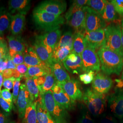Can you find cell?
<instances>
[{
  "mask_svg": "<svg viewBox=\"0 0 123 123\" xmlns=\"http://www.w3.org/2000/svg\"><path fill=\"white\" fill-rule=\"evenodd\" d=\"M101 69L107 75L115 74L119 75L123 69V58L117 53L105 47L97 51Z\"/></svg>",
  "mask_w": 123,
  "mask_h": 123,
  "instance_id": "obj_1",
  "label": "cell"
},
{
  "mask_svg": "<svg viewBox=\"0 0 123 123\" xmlns=\"http://www.w3.org/2000/svg\"><path fill=\"white\" fill-rule=\"evenodd\" d=\"M40 98L55 123H69L67 110L59 105L55 100L52 91L40 94Z\"/></svg>",
  "mask_w": 123,
  "mask_h": 123,
  "instance_id": "obj_2",
  "label": "cell"
},
{
  "mask_svg": "<svg viewBox=\"0 0 123 123\" xmlns=\"http://www.w3.org/2000/svg\"><path fill=\"white\" fill-rule=\"evenodd\" d=\"M33 19L36 26L46 32L59 29L65 22L61 16H56L43 12H33Z\"/></svg>",
  "mask_w": 123,
  "mask_h": 123,
  "instance_id": "obj_3",
  "label": "cell"
},
{
  "mask_svg": "<svg viewBox=\"0 0 123 123\" xmlns=\"http://www.w3.org/2000/svg\"><path fill=\"white\" fill-rule=\"evenodd\" d=\"M104 30L106 37L105 47L117 53L123 58L121 24L114 22L106 26Z\"/></svg>",
  "mask_w": 123,
  "mask_h": 123,
  "instance_id": "obj_4",
  "label": "cell"
},
{
  "mask_svg": "<svg viewBox=\"0 0 123 123\" xmlns=\"http://www.w3.org/2000/svg\"><path fill=\"white\" fill-rule=\"evenodd\" d=\"M82 99L88 111L94 117H98L105 110V99L104 95L98 94L88 88L83 94Z\"/></svg>",
  "mask_w": 123,
  "mask_h": 123,
  "instance_id": "obj_5",
  "label": "cell"
},
{
  "mask_svg": "<svg viewBox=\"0 0 123 123\" xmlns=\"http://www.w3.org/2000/svg\"><path fill=\"white\" fill-rule=\"evenodd\" d=\"M82 60V72H98L100 70V63L96 51L87 44L86 48L81 55Z\"/></svg>",
  "mask_w": 123,
  "mask_h": 123,
  "instance_id": "obj_6",
  "label": "cell"
},
{
  "mask_svg": "<svg viewBox=\"0 0 123 123\" xmlns=\"http://www.w3.org/2000/svg\"><path fill=\"white\" fill-rule=\"evenodd\" d=\"M85 11V31H93L104 29L106 27V22L100 15L87 6H84Z\"/></svg>",
  "mask_w": 123,
  "mask_h": 123,
  "instance_id": "obj_7",
  "label": "cell"
},
{
  "mask_svg": "<svg viewBox=\"0 0 123 123\" xmlns=\"http://www.w3.org/2000/svg\"><path fill=\"white\" fill-rule=\"evenodd\" d=\"M108 106L114 117L123 118V88H117L108 98Z\"/></svg>",
  "mask_w": 123,
  "mask_h": 123,
  "instance_id": "obj_8",
  "label": "cell"
},
{
  "mask_svg": "<svg viewBox=\"0 0 123 123\" xmlns=\"http://www.w3.org/2000/svg\"><path fill=\"white\" fill-rule=\"evenodd\" d=\"M67 8V3L64 0H49L40 3L34 11L43 12L56 16H61Z\"/></svg>",
  "mask_w": 123,
  "mask_h": 123,
  "instance_id": "obj_9",
  "label": "cell"
},
{
  "mask_svg": "<svg viewBox=\"0 0 123 123\" xmlns=\"http://www.w3.org/2000/svg\"><path fill=\"white\" fill-rule=\"evenodd\" d=\"M113 85L110 77L103 73H98L92 82V90L98 94L104 95L109 92Z\"/></svg>",
  "mask_w": 123,
  "mask_h": 123,
  "instance_id": "obj_10",
  "label": "cell"
},
{
  "mask_svg": "<svg viewBox=\"0 0 123 123\" xmlns=\"http://www.w3.org/2000/svg\"><path fill=\"white\" fill-rule=\"evenodd\" d=\"M104 29L89 32L85 31L84 32L87 44L95 51H97L105 46V34Z\"/></svg>",
  "mask_w": 123,
  "mask_h": 123,
  "instance_id": "obj_11",
  "label": "cell"
},
{
  "mask_svg": "<svg viewBox=\"0 0 123 123\" xmlns=\"http://www.w3.org/2000/svg\"><path fill=\"white\" fill-rule=\"evenodd\" d=\"M61 36L62 31L60 29L49 31L43 35L38 36L49 53L52 55Z\"/></svg>",
  "mask_w": 123,
  "mask_h": 123,
  "instance_id": "obj_12",
  "label": "cell"
},
{
  "mask_svg": "<svg viewBox=\"0 0 123 123\" xmlns=\"http://www.w3.org/2000/svg\"><path fill=\"white\" fill-rule=\"evenodd\" d=\"M67 23L74 29L75 32L85 31V11L84 6L66 19Z\"/></svg>",
  "mask_w": 123,
  "mask_h": 123,
  "instance_id": "obj_13",
  "label": "cell"
},
{
  "mask_svg": "<svg viewBox=\"0 0 123 123\" xmlns=\"http://www.w3.org/2000/svg\"><path fill=\"white\" fill-rule=\"evenodd\" d=\"M60 84L63 90L73 100L75 101L82 99L83 94L80 89L78 80L72 79Z\"/></svg>",
  "mask_w": 123,
  "mask_h": 123,
  "instance_id": "obj_14",
  "label": "cell"
},
{
  "mask_svg": "<svg viewBox=\"0 0 123 123\" xmlns=\"http://www.w3.org/2000/svg\"><path fill=\"white\" fill-rule=\"evenodd\" d=\"M31 100L30 94L25 84H21L17 101L19 116L20 118H23L26 108Z\"/></svg>",
  "mask_w": 123,
  "mask_h": 123,
  "instance_id": "obj_15",
  "label": "cell"
},
{
  "mask_svg": "<svg viewBox=\"0 0 123 123\" xmlns=\"http://www.w3.org/2000/svg\"><path fill=\"white\" fill-rule=\"evenodd\" d=\"M50 68L57 83L62 84L71 79L68 74L66 71V68L62 62L53 61Z\"/></svg>",
  "mask_w": 123,
  "mask_h": 123,
  "instance_id": "obj_16",
  "label": "cell"
},
{
  "mask_svg": "<svg viewBox=\"0 0 123 123\" xmlns=\"http://www.w3.org/2000/svg\"><path fill=\"white\" fill-rule=\"evenodd\" d=\"M32 48L37 53L41 61L50 67L53 62L52 55L49 53L38 36L36 37Z\"/></svg>",
  "mask_w": 123,
  "mask_h": 123,
  "instance_id": "obj_17",
  "label": "cell"
},
{
  "mask_svg": "<svg viewBox=\"0 0 123 123\" xmlns=\"http://www.w3.org/2000/svg\"><path fill=\"white\" fill-rule=\"evenodd\" d=\"M9 45V54L11 57L17 53H24L26 50L25 43L19 36L11 35L7 37Z\"/></svg>",
  "mask_w": 123,
  "mask_h": 123,
  "instance_id": "obj_18",
  "label": "cell"
},
{
  "mask_svg": "<svg viewBox=\"0 0 123 123\" xmlns=\"http://www.w3.org/2000/svg\"><path fill=\"white\" fill-rule=\"evenodd\" d=\"M10 13L21 14L25 16L31 7V1L28 0H11L8 3Z\"/></svg>",
  "mask_w": 123,
  "mask_h": 123,
  "instance_id": "obj_19",
  "label": "cell"
},
{
  "mask_svg": "<svg viewBox=\"0 0 123 123\" xmlns=\"http://www.w3.org/2000/svg\"><path fill=\"white\" fill-rule=\"evenodd\" d=\"M53 96L57 104L67 111L74 110L76 105L75 101L70 98L62 89L58 93H53Z\"/></svg>",
  "mask_w": 123,
  "mask_h": 123,
  "instance_id": "obj_20",
  "label": "cell"
},
{
  "mask_svg": "<svg viewBox=\"0 0 123 123\" xmlns=\"http://www.w3.org/2000/svg\"><path fill=\"white\" fill-rule=\"evenodd\" d=\"M23 55L24 63L28 68L31 67L47 65L41 61L35 51L32 47L26 48Z\"/></svg>",
  "mask_w": 123,
  "mask_h": 123,
  "instance_id": "obj_21",
  "label": "cell"
},
{
  "mask_svg": "<svg viewBox=\"0 0 123 123\" xmlns=\"http://www.w3.org/2000/svg\"><path fill=\"white\" fill-rule=\"evenodd\" d=\"M25 16L21 14H16L12 17L10 29L14 36H18L22 32L25 26Z\"/></svg>",
  "mask_w": 123,
  "mask_h": 123,
  "instance_id": "obj_22",
  "label": "cell"
},
{
  "mask_svg": "<svg viewBox=\"0 0 123 123\" xmlns=\"http://www.w3.org/2000/svg\"><path fill=\"white\" fill-rule=\"evenodd\" d=\"M36 110L37 123H55L40 98L37 101Z\"/></svg>",
  "mask_w": 123,
  "mask_h": 123,
  "instance_id": "obj_23",
  "label": "cell"
},
{
  "mask_svg": "<svg viewBox=\"0 0 123 123\" xmlns=\"http://www.w3.org/2000/svg\"><path fill=\"white\" fill-rule=\"evenodd\" d=\"M84 32H75L72 53L81 55L86 48L87 43Z\"/></svg>",
  "mask_w": 123,
  "mask_h": 123,
  "instance_id": "obj_24",
  "label": "cell"
},
{
  "mask_svg": "<svg viewBox=\"0 0 123 123\" xmlns=\"http://www.w3.org/2000/svg\"><path fill=\"white\" fill-rule=\"evenodd\" d=\"M38 77H30L26 78L25 85L29 93L31 100L36 102L40 96L39 89L37 83Z\"/></svg>",
  "mask_w": 123,
  "mask_h": 123,
  "instance_id": "obj_25",
  "label": "cell"
},
{
  "mask_svg": "<svg viewBox=\"0 0 123 123\" xmlns=\"http://www.w3.org/2000/svg\"><path fill=\"white\" fill-rule=\"evenodd\" d=\"M77 60L74 62H71L67 58L62 62L66 69L73 74H80L83 72L81 56L80 55H77Z\"/></svg>",
  "mask_w": 123,
  "mask_h": 123,
  "instance_id": "obj_26",
  "label": "cell"
},
{
  "mask_svg": "<svg viewBox=\"0 0 123 123\" xmlns=\"http://www.w3.org/2000/svg\"><path fill=\"white\" fill-rule=\"evenodd\" d=\"M51 73V69L47 65L31 67L28 68L27 72L24 77L26 79L30 77H40L45 76Z\"/></svg>",
  "mask_w": 123,
  "mask_h": 123,
  "instance_id": "obj_27",
  "label": "cell"
},
{
  "mask_svg": "<svg viewBox=\"0 0 123 123\" xmlns=\"http://www.w3.org/2000/svg\"><path fill=\"white\" fill-rule=\"evenodd\" d=\"M36 106L37 101H30L26 108L22 123H37Z\"/></svg>",
  "mask_w": 123,
  "mask_h": 123,
  "instance_id": "obj_28",
  "label": "cell"
},
{
  "mask_svg": "<svg viewBox=\"0 0 123 123\" xmlns=\"http://www.w3.org/2000/svg\"><path fill=\"white\" fill-rule=\"evenodd\" d=\"M114 5L110 0H107L104 12L102 17L106 22H114L118 19V15Z\"/></svg>",
  "mask_w": 123,
  "mask_h": 123,
  "instance_id": "obj_29",
  "label": "cell"
},
{
  "mask_svg": "<svg viewBox=\"0 0 123 123\" xmlns=\"http://www.w3.org/2000/svg\"><path fill=\"white\" fill-rule=\"evenodd\" d=\"M74 37V34H73L72 31H66L62 36L60 39L54 49H57L62 47H68L70 48L73 50Z\"/></svg>",
  "mask_w": 123,
  "mask_h": 123,
  "instance_id": "obj_30",
  "label": "cell"
},
{
  "mask_svg": "<svg viewBox=\"0 0 123 123\" xmlns=\"http://www.w3.org/2000/svg\"><path fill=\"white\" fill-rule=\"evenodd\" d=\"M72 52V49L68 47L54 49L52 54L53 61L62 63L63 61Z\"/></svg>",
  "mask_w": 123,
  "mask_h": 123,
  "instance_id": "obj_31",
  "label": "cell"
},
{
  "mask_svg": "<svg viewBox=\"0 0 123 123\" xmlns=\"http://www.w3.org/2000/svg\"><path fill=\"white\" fill-rule=\"evenodd\" d=\"M12 16L11 13L3 11L0 15V36L9 29L11 26Z\"/></svg>",
  "mask_w": 123,
  "mask_h": 123,
  "instance_id": "obj_32",
  "label": "cell"
},
{
  "mask_svg": "<svg viewBox=\"0 0 123 123\" xmlns=\"http://www.w3.org/2000/svg\"><path fill=\"white\" fill-rule=\"evenodd\" d=\"M107 1L105 0H89L86 6L90 7L102 16L104 12Z\"/></svg>",
  "mask_w": 123,
  "mask_h": 123,
  "instance_id": "obj_33",
  "label": "cell"
},
{
  "mask_svg": "<svg viewBox=\"0 0 123 123\" xmlns=\"http://www.w3.org/2000/svg\"><path fill=\"white\" fill-rule=\"evenodd\" d=\"M56 83V80L52 73L46 75L45 76V80L44 83L39 88L40 94L51 91Z\"/></svg>",
  "mask_w": 123,
  "mask_h": 123,
  "instance_id": "obj_34",
  "label": "cell"
},
{
  "mask_svg": "<svg viewBox=\"0 0 123 123\" xmlns=\"http://www.w3.org/2000/svg\"><path fill=\"white\" fill-rule=\"evenodd\" d=\"M88 0H74L70 7L65 14L66 19L77 12L79 9L86 6Z\"/></svg>",
  "mask_w": 123,
  "mask_h": 123,
  "instance_id": "obj_35",
  "label": "cell"
},
{
  "mask_svg": "<svg viewBox=\"0 0 123 123\" xmlns=\"http://www.w3.org/2000/svg\"><path fill=\"white\" fill-rule=\"evenodd\" d=\"M77 123H95V122L92 118L91 114L88 110L84 108L80 112Z\"/></svg>",
  "mask_w": 123,
  "mask_h": 123,
  "instance_id": "obj_36",
  "label": "cell"
},
{
  "mask_svg": "<svg viewBox=\"0 0 123 123\" xmlns=\"http://www.w3.org/2000/svg\"><path fill=\"white\" fill-rule=\"evenodd\" d=\"M95 77V73L93 71H90L79 75L80 80L85 84H88L92 83Z\"/></svg>",
  "mask_w": 123,
  "mask_h": 123,
  "instance_id": "obj_37",
  "label": "cell"
},
{
  "mask_svg": "<svg viewBox=\"0 0 123 123\" xmlns=\"http://www.w3.org/2000/svg\"><path fill=\"white\" fill-rule=\"evenodd\" d=\"M21 85V78L16 79L13 84V102L14 104H17V101L18 100V96L19 95V92L20 90V87Z\"/></svg>",
  "mask_w": 123,
  "mask_h": 123,
  "instance_id": "obj_38",
  "label": "cell"
},
{
  "mask_svg": "<svg viewBox=\"0 0 123 123\" xmlns=\"http://www.w3.org/2000/svg\"><path fill=\"white\" fill-rule=\"evenodd\" d=\"M110 1L114 5L118 14L123 17V0H112Z\"/></svg>",
  "mask_w": 123,
  "mask_h": 123,
  "instance_id": "obj_39",
  "label": "cell"
},
{
  "mask_svg": "<svg viewBox=\"0 0 123 123\" xmlns=\"http://www.w3.org/2000/svg\"><path fill=\"white\" fill-rule=\"evenodd\" d=\"M9 53V50L6 42L0 39V60L4 58Z\"/></svg>",
  "mask_w": 123,
  "mask_h": 123,
  "instance_id": "obj_40",
  "label": "cell"
},
{
  "mask_svg": "<svg viewBox=\"0 0 123 123\" xmlns=\"http://www.w3.org/2000/svg\"><path fill=\"white\" fill-rule=\"evenodd\" d=\"M0 105L6 112L10 113L12 110L13 104L6 101L0 94Z\"/></svg>",
  "mask_w": 123,
  "mask_h": 123,
  "instance_id": "obj_41",
  "label": "cell"
},
{
  "mask_svg": "<svg viewBox=\"0 0 123 123\" xmlns=\"http://www.w3.org/2000/svg\"><path fill=\"white\" fill-rule=\"evenodd\" d=\"M1 96L6 101L12 104L13 103V96L12 94L10 92V90L7 89H3L1 90L0 93Z\"/></svg>",
  "mask_w": 123,
  "mask_h": 123,
  "instance_id": "obj_42",
  "label": "cell"
},
{
  "mask_svg": "<svg viewBox=\"0 0 123 123\" xmlns=\"http://www.w3.org/2000/svg\"><path fill=\"white\" fill-rule=\"evenodd\" d=\"M12 60L13 62L16 65H18L24 63V55L23 53H17L13 57Z\"/></svg>",
  "mask_w": 123,
  "mask_h": 123,
  "instance_id": "obj_43",
  "label": "cell"
},
{
  "mask_svg": "<svg viewBox=\"0 0 123 123\" xmlns=\"http://www.w3.org/2000/svg\"><path fill=\"white\" fill-rule=\"evenodd\" d=\"M16 78L12 77L8 79H4L3 85L6 89L8 90H11L13 88V84L16 80Z\"/></svg>",
  "mask_w": 123,
  "mask_h": 123,
  "instance_id": "obj_44",
  "label": "cell"
},
{
  "mask_svg": "<svg viewBox=\"0 0 123 123\" xmlns=\"http://www.w3.org/2000/svg\"><path fill=\"white\" fill-rule=\"evenodd\" d=\"M16 69L21 75V78L24 77L27 72L28 67L26 66L25 63H23L22 64L17 65Z\"/></svg>",
  "mask_w": 123,
  "mask_h": 123,
  "instance_id": "obj_45",
  "label": "cell"
},
{
  "mask_svg": "<svg viewBox=\"0 0 123 123\" xmlns=\"http://www.w3.org/2000/svg\"><path fill=\"white\" fill-rule=\"evenodd\" d=\"M100 123H117V122L114 117L105 114L101 117Z\"/></svg>",
  "mask_w": 123,
  "mask_h": 123,
  "instance_id": "obj_46",
  "label": "cell"
},
{
  "mask_svg": "<svg viewBox=\"0 0 123 123\" xmlns=\"http://www.w3.org/2000/svg\"><path fill=\"white\" fill-rule=\"evenodd\" d=\"M9 53L3 58L0 60V73H2V72L6 69L7 61L9 57Z\"/></svg>",
  "mask_w": 123,
  "mask_h": 123,
  "instance_id": "obj_47",
  "label": "cell"
},
{
  "mask_svg": "<svg viewBox=\"0 0 123 123\" xmlns=\"http://www.w3.org/2000/svg\"><path fill=\"white\" fill-rule=\"evenodd\" d=\"M15 69H6L2 72V75L4 79H8L10 78H14Z\"/></svg>",
  "mask_w": 123,
  "mask_h": 123,
  "instance_id": "obj_48",
  "label": "cell"
},
{
  "mask_svg": "<svg viewBox=\"0 0 123 123\" xmlns=\"http://www.w3.org/2000/svg\"><path fill=\"white\" fill-rule=\"evenodd\" d=\"M16 66L17 65L13 62V61L12 60V58L10 56H9L8 61H7L6 69H16Z\"/></svg>",
  "mask_w": 123,
  "mask_h": 123,
  "instance_id": "obj_49",
  "label": "cell"
},
{
  "mask_svg": "<svg viewBox=\"0 0 123 123\" xmlns=\"http://www.w3.org/2000/svg\"><path fill=\"white\" fill-rule=\"evenodd\" d=\"M67 58L71 62H74L77 60V54H75L74 53H71Z\"/></svg>",
  "mask_w": 123,
  "mask_h": 123,
  "instance_id": "obj_50",
  "label": "cell"
},
{
  "mask_svg": "<svg viewBox=\"0 0 123 123\" xmlns=\"http://www.w3.org/2000/svg\"><path fill=\"white\" fill-rule=\"evenodd\" d=\"M3 78H3L2 74L0 73V93L1 91V88L3 83V81H4Z\"/></svg>",
  "mask_w": 123,
  "mask_h": 123,
  "instance_id": "obj_51",
  "label": "cell"
},
{
  "mask_svg": "<svg viewBox=\"0 0 123 123\" xmlns=\"http://www.w3.org/2000/svg\"><path fill=\"white\" fill-rule=\"evenodd\" d=\"M0 123H6V118L5 115L0 112Z\"/></svg>",
  "mask_w": 123,
  "mask_h": 123,
  "instance_id": "obj_52",
  "label": "cell"
},
{
  "mask_svg": "<svg viewBox=\"0 0 123 123\" xmlns=\"http://www.w3.org/2000/svg\"><path fill=\"white\" fill-rule=\"evenodd\" d=\"M121 31H122V47L123 49V27L121 26Z\"/></svg>",
  "mask_w": 123,
  "mask_h": 123,
  "instance_id": "obj_53",
  "label": "cell"
},
{
  "mask_svg": "<svg viewBox=\"0 0 123 123\" xmlns=\"http://www.w3.org/2000/svg\"><path fill=\"white\" fill-rule=\"evenodd\" d=\"M121 80L123 81V69L122 73V75H121Z\"/></svg>",
  "mask_w": 123,
  "mask_h": 123,
  "instance_id": "obj_54",
  "label": "cell"
},
{
  "mask_svg": "<svg viewBox=\"0 0 123 123\" xmlns=\"http://www.w3.org/2000/svg\"><path fill=\"white\" fill-rule=\"evenodd\" d=\"M121 25H122V26L123 27V19L122 20V22H121Z\"/></svg>",
  "mask_w": 123,
  "mask_h": 123,
  "instance_id": "obj_55",
  "label": "cell"
},
{
  "mask_svg": "<svg viewBox=\"0 0 123 123\" xmlns=\"http://www.w3.org/2000/svg\"><path fill=\"white\" fill-rule=\"evenodd\" d=\"M15 123V122H10V123Z\"/></svg>",
  "mask_w": 123,
  "mask_h": 123,
  "instance_id": "obj_56",
  "label": "cell"
}]
</instances>
